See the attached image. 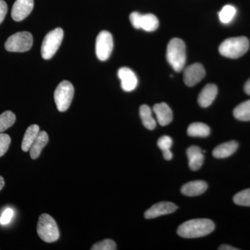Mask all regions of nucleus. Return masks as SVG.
Here are the masks:
<instances>
[{
  "instance_id": "dca6fc26",
  "label": "nucleus",
  "mask_w": 250,
  "mask_h": 250,
  "mask_svg": "<svg viewBox=\"0 0 250 250\" xmlns=\"http://www.w3.org/2000/svg\"><path fill=\"white\" fill-rule=\"evenodd\" d=\"M187 153L188 159L189 167L192 170H199L202 167L204 159H205L204 152H202L201 148L197 146H191L188 148Z\"/></svg>"
},
{
  "instance_id": "bb28decb",
  "label": "nucleus",
  "mask_w": 250,
  "mask_h": 250,
  "mask_svg": "<svg viewBox=\"0 0 250 250\" xmlns=\"http://www.w3.org/2000/svg\"><path fill=\"white\" fill-rule=\"evenodd\" d=\"M117 246L116 243L111 239L104 240L98 242L92 246V250H116Z\"/></svg>"
},
{
  "instance_id": "39448f33",
  "label": "nucleus",
  "mask_w": 250,
  "mask_h": 250,
  "mask_svg": "<svg viewBox=\"0 0 250 250\" xmlns=\"http://www.w3.org/2000/svg\"><path fill=\"white\" fill-rule=\"evenodd\" d=\"M64 33L62 28H57L49 31L44 38L41 46V55L45 60L53 57L58 50L63 39Z\"/></svg>"
},
{
  "instance_id": "b1692460",
  "label": "nucleus",
  "mask_w": 250,
  "mask_h": 250,
  "mask_svg": "<svg viewBox=\"0 0 250 250\" xmlns=\"http://www.w3.org/2000/svg\"><path fill=\"white\" fill-rule=\"evenodd\" d=\"M16 115L11 111H6L0 115V133L12 126L16 122Z\"/></svg>"
},
{
  "instance_id": "423d86ee",
  "label": "nucleus",
  "mask_w": 250,
  "mask_h": 250,
  "mask_svg": "<svg viewBox=\"0 0 250 250\" xmlns=\"http://www.w3.org/2000/svg\"><path fill=\"white\" fill-rule=\"evenodd\" d=\"M75 89L68 81H62L54 91V101L57 109L60 112L67 111L71 104Z\"/></svg>"
},
{
  "instance_id": "a878e982",
  "label": "nucleus",
  "mask_w": 250,
  "mask_h": 250,
  "mask_svg": "<svg viewBox=\"0 0 250 250\" xmlns=\"http://www.w3.org/2000/svg\"><path fill=\"white\" fill-rule=\"evenodd\" d=\"M233 200L237 205L250 207V188L238 192L233 197Z\"/></svg>"
},
{
  "instance_id": "f257e3e1",
  "label": "nucleus",
  "mask_w": 250,
  "mask_h": 250,
  "mask_svg": "<svg viewBox=\"0 0 250 250\" xmlns=\"http://www.w3.org/2000/svg\"><path fill=\"white\" fill-rule=\"evenodd\" d=\"M215 229V224L209 219H192L179 227L177 233L185 238H200L210 234Z\"/></svg>"
},
{
  "instance_id": "6ab92c4d",
  "label": "nucleus",
  "mask_w": 250,
  "mask_h": 250,
  "mask_svg": "<svg viewBox=\"0 0 250 250\" xmlns=\"http://www.w3.org/2000/svg\"><path fill=\"white\" fill-rule=\"evenodd\" d=\"M49 141L48 135L45 131H42L39 132L36 138V141L33 143L30 148V156L32 159H36L40 156L42 149L45 147Z\"/></svg>"
},
{
  "instance_id": "6e6552de",
  "label": "nucleus",
  "mask_w": 250,
  "mask_h": 250,
  "mask_svg": "<svg viewBox=\"0 0 250 250\" xmlns=\"http://www.w3.org/2000/svg\"><path fill=\"white\" fill-rule=\"evenodd\" d=\"M113 48V39L111 33L103 31L98 34L95 43V52L99 60L105 62L109 58Z\"/></svg>"
},
{
  "instance_id": "9b49d317",
  "label": "nucleus",
  "mask_w": 250,
  "mask_h": 250,
  "mask_svg": "<svg viewBox=\"0 0 250 250\" xmlns=\"http://www.w3.org/2000/svg\"><path fill=\"white\" fill-rule=\"evenodd\" d=\"M34 6V0H16L11 10V17L16 22L22 21L31 14Z\"/></svg>"
},
{
  "instance_id": "f8f14e48",
  "label": "nucleus",
  "mask_w": 250,
  "mask_h": 250,
  "mask_svg": "<svg viewBox=\"0 0 250 250\" xmlns=\"http://www.w3.org/2000/svg\"><path fill=\"white\" fill-rule=\"evenodd\" d=\"M177 209V207L172 202H161L146 210L144 216L146 219L158 218L161 215L170 214Z\"/></svg>"
},
{
  "instance_id": "2f4dec72",
  "label": "nucleus",
  "mask_w": 250,
  "mask_h": 250,
  "mask_svg": "<svg viewBox=\"0 0 250 250\" xmlns=\"http://www.w3.org/2000/svg\"><path fill=\"white\" fill-rule=\"evenodd\" d=\"M163 155H164V159L167 161L171 160L172 156H173V154H172L170 149H167V150L164 151V152H163Z\"/></svg>"
},
{
  "instance_id": "f03ea898",
  "label": "nucleus",
  "mask_w": 250,
  "mask_h": 250,
  "mask_svg": "<svg viewBox=\"0 0 250 250\" xmlns=\"http://www.w3.org/2000/svg\"><path fill=\"white\" fill-rule=\"evenodd\" d=\"M166 59L174 71L181 72L183 70L187 61V49L182 39L175 38L169 42Z\"/></svg>"
},
{
  "instance_id": "393cba45",
  "label": "nucleus",
  "mask_w": 250,
  "mask_h": 250,
  "mask_svg": "<svg viewBox=\"0 0 250 250\" xmlns=\"http://www.w3.org/2000/svg\"><path fill=\"white\" fill-rule=\"evenodd\" d=\"M236 9L231 5H226L219 12V18L223 24H229L236 16Z\"/></svg>"
},
{
  "instance_id": "473e14b6",
  "label": "nucleus",
  "mask_w": 250,
  "mask_h": 250,
  "mask_svg": "<svg viewBox=\"0 0 250 250\" xmlns=\"http://www.w3.org/2000/svg\"><path fill=\"white\" fill-rule=\"evenodd\" d=\"M218 250H238L239 249H238V248H233V247L228 246V245H223V246H220V248H218Z\"/></svg>"
},
{
  "instance_id": "aec40b11",
  "label": "nucleus",
  "mask_w": 250,
  "mask_h": 250,
  "mask_svg": "<svg viewBox=\"0 0 250 250\" xmlns=\"http://www.w3.org/2000/svg\"><path fill=\"white\" fill-rule=\"evenodd\" d=\"M40 132V127L39 125H32L29 126L26 130L22 143V149L23 152H27L30 150L33 143L36 141L38 135Z\"/></svg>"
},
{
  "instance_id": "cd10ccee",
  "label": "nucleus",
  "mask_w": 250,
  "mask_h": 250,
  "mask_svg": "<svg viewBox=\"0 0 250 250\" xmlns=\"http://www.w3.org/2000/svg\"><path fill=\"white\" fill-rule=\"evenodd\" d=\"M11 138L8 134L0 133V157L7 152L11 144Z\"/></svg>"
},
{
  "instance_id": "c756f323",
  "label": "nucleus",
  "mask_w": 250,
  "mask_h": 250,
  "mask_svg": "<svg viewBox=\"0 0 250 250\" xmlns=\"http://www.w3.org/2000/svg\"><path fill=\"white\" fill-rule=\"evenodd\" d=\"M14 211L11 208H8L4 210L0 217V224L1 225H6L11 223L13 217H14Z\"/></svg>"
},
{
  "instance_id": "5701e85b",
  "label": "nucleus",
  "mask_w": 250,
  "mask_h": 250,
  "mask_svg": "<svg viewBox=\"0 0 250 250\" xmlns=\"http://www.w3.org/2000/svg\"><path fill=\"white\" fill-rule=\"evenodd\" d=\"M233 116L238 121H250V100L237 106L233 110Z\"/></svg>"
},
{
  "instance_id": "4468645a",
  "label": "nucleus",
  "mask_w": 250,
  "mask_h": 250,
  "mask_svg": "<svg viewBox=\"0 0 250 250\" xmlns=\"http://www.w3.org/2000/svg\"><path fill=\"white\" fill-rule=\"evenodd\" d=\"M218 95V88L213 83H208L204 87L198 97L199 105L202 107H208L213 103Z\"/></svg>"
},
{
  "instance_id": "f704fd0d",
  "label": "nucleus",
  "mask_w": 250,
  "mask_h": 250,
  "mask_svg": "<svg viewBox=\"0 0 250 250\" xmlns=\"http://www.w3.org/2000/svg\"><path fill=\"white\" fill-rule=\"evenodd\" d=\"M5 185L4 179L1 176H0V190L4 188Z\"/></svg>"
},
{
  "instance_id": "72a5a7b5",
  "label": "nucleus",
  "mask_w": 250,
  "mask_h": 250,
  "mask_svg": "<svg viewBox=\"0 0 250 250\" xmlns=\"http://www.w3.org/2000/svg\"><path fill=\"white\" fill-rule=\"evenodd\" d=\"M244 90L246 94L250 95V79L246 82V84H245Z\"/></svg>"
},
{
  "instance_id": "a211bd4d",
  "label": "nucleus",
  "mask_w": 250,
  "mask_h": 250,
  "mask_svg": "<svg viewBox=\"0 0 250 250\" xmlns=\"http://www.w3.org/2000/svg\"><path fill=\"white\" fill-rule=\"evenodd\" d=\"M238 143L231 141L224 143L213 149V156L217 159H225L232 155L238 149Z\"/></svg>"
},
{
  "instance_id": "7c9ffc66",
  "label": "nucleus",
  "mask_w": 250,
  "mask_h": 250,
  "mask_svg": "<svg viewBox=\"0 0 250 250\" xmlns=\"http://www.w3.org/2000/svg\"><path fill=\"white\" fill-rule=\"evenodd\" d=\"M8 6L4 0H0V24L4 21L5 16L7 14Z\"/></svg>"
},
{
  "instance_id": "4be33fe9",
  "label": "nucleus",
  "mask_w": 250,
  "mask_h": 250,
  "mask_svg": "<svg viewBox=\"0 0 250 250\" xmlns=\"http://www.w3.org/2000/svg\"><path fill=\"white\" fill-rule=\"evenodd\" d=\"M140 116L142 121L143 126L149 130H153L156 127L155 120L152 117V112L147 105H142L140 107Z\"/></svg>"
},
{
  "instance_id": "2eb2a0df",
  "label": "nucleus",
  "mask_w": 250,
  "mask_h": 250,
  "mask_svg": "<svg viewBox=\"0 0 250 250\" xmlns=\"http://www.w3.org/2000/svg\"><path fill=\"white\" fill-rule=\"evenodd\" d=\"M153 111L156 114L158 123L161 126L169 125L172 121V118H173L172 111L167 104L164 103L156 104L153 107Z\"/></svg>"
},
{
  "instance_id": "20e7f679",
  "label": "nucleus",
  "mask_w": 250,
  "mask_h": 250,
  "mask_svg": "<svg viewBox=\"0 0 250 250\" xmlns=\"http://www.w3.org/2000/svg\"><path fill=\"white\" fill-rule=\"evenodd\" d=\"M37 233L41 239L46 243L57 241L60 236L59 228L55 220L47 213L41 215L39 219Z\"/></svg>"
},
{
  "instance_id": "1a4fd4ad",
  "label": "nucleus",
  "mask_w": 250,
  "mask_h": 250,
  "mask_svg": "<svg viewBox=\"0 0 250 250\" xmlns=\"http://www.w3.org/2000/svg\"><path fill=\"white\" fill-rule=\"evenodd\" d=\"M130 22L136 29L152 32L156 31L159 25V20L154 15L149 14L142 15L138 12H133L129 16Z\"/></svg>"
},
{
  "instance_id": "c85d7f7f",
  "label": "nucleus",
  "mask_w": 250,
  "mask_h": 250,
  "mask_svg": "<svg viewBox=\"0 0 250 250\" xmlns=\"http://www.w3.org/2000/svg\"><path fill=\"white\" fill-rule=\"evenodd\" d=\"M157 145L161 150L164 152L167 149H170L171 146H172V140L168 136H161L158 141Z\"/></svg>"
},
{
  "instance_id": "f3484780",
  "label": "nucleus",
  "mask_w": 250,
  "mask_h": 250,
  "mask_svg": "<svg viewBox=\"0 0 250 250\" xmlns=\"http://www.w3.org/2000/svg\"><path fill=\"white\" fill-rule=\"evenodd\" d=\"M207 187H208L207 184L204 181H192L184 184L181 189V191L186 196H198L207 190Z\"/></svg>"
},
{
  "instance_id": "7ed1b4c3",
  "label": "nucleus",
  "mask_w": 250,
  "mask_h": 250,
  "mask_svg": "<svg viewBox=\"0 0 250 250\" xmlns=\"http://www.w3.org/2000/svg\"><path fill=\"white\" fill-rule=\"evenodd\" d=\"M250 47V41L245 36L231 38L223 41L219 47V52L224 57L238 59L244 55Z\"/></svg>"
},
{
  "instance_id": "ddd939ff",
  "label": "nucleus",
  "mask_w": 250,
  "mask_h": 250,
  "mask_svg": "<svg viewBox=\"0 0 250 250\" xmlns=\"http://www.w3.org/2000/svg\"><path fill=\"white\" fill-rule=\"evenodd\" d=\"M118 76L121 82V88L125 92H131L138 85V78L129 67H121L118 72Z\"/></svg>"
},
{
  "instance_id": "412c9836",
  "label": "nucleus",
  "mask_w": 250,
  "mask_h": 250,
  "mask_svg": "<svg viewBox=\"0 0 250 250\" xmlns=\"http://www.w3.org/2000/svg\"><path fill=\"white\" fill-rule=\"evenodd\" d=\"M188 134L192 137H207L209 136L210 129L208 125L202 123H194L189 125Z\"/></svg>"
},
{
  "instance_id": "0eeeda50",
  "label": "nucleus",
  "mask_w": 250,
  "mask_h": 250,
  "mask_svg": "<svg viewBox=\"0 0 250 250\" xmlns=\"http://www.w3.org/2000/svg\"><path fill=\"white\" fill-rule=\"evenodd\" d=\"M33 36L27 31H22L10 36L5 42V49L9 52H27L33 45Z\"/></svg>"
},
{
  "instance_id": "9d476101",
  "label": "nucleus",
  "mask_w": 250,
  "mask_h": 250,
  "mask_svg": "<svg viewBox=\"0 0 250 250\" xmlns=\"http://www.w3.org/2000/svg\"><path fill=\"white\" fill-rule=\"evenodd\" d=\"M205 67L202 64L198 62L192 64L184 70V83L188 86H194L202 80V79L205 77Z\"/></svg>"
}]
</instances>
